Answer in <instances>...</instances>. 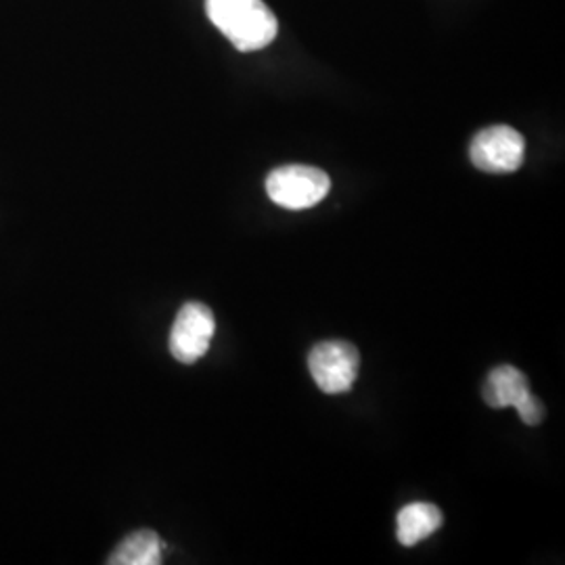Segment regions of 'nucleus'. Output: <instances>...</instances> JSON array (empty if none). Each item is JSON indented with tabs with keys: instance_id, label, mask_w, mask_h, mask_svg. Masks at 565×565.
<instances>
[{
	"instance_id": "nucleus-8",
	"label": "nucleus",
	"mask_w": 565,
	"mask_h": 565,
	"mask_svg": "<svg viewBox=\"0 0 565 565\" xmlns=\"http://www.w3.org/2000/svg\"><path fill=\"white\" fill-rule=\"evenodd\" d=\"M162 541L151 530H139L121 541L111 553L107 564L111 565H158L162 564Z\"/></svg>"
},
{
	"instance_id": "nucleus-7",
	"label": "nucleus",
	"mask_w": 565,
	"mask_h": 565,
	"mask_svg": "<svg viewBox=\"0 0 565 565\" xmlns=\"http://www.w3.org/2000/svg\"><path fill=\"white\" fill-rule=\"evenodd\" d=\"M443 527V511L429 503H411L403 507L396 520V536L404 546L419 545Z\"/></svg>"
},
{
	"instance_id": "nucleus-5",
	"label": "nucleus",
	"mask_w": 565,
	"mask_h": 565,
	"mask_svg": "<svg viewBox=\"0 0 565 565\" xmlns=\"http://www.w3.org/2000/svg\"><path fill=\"white\" fill-rule=\"evenodd\" d=\"M484 401L492 408L515 406L525 425L543 424L545 406L530 392L524 373L511 364H501L488 373Z\"/></svg>"
},
{
	"instance_id": "nucleus-3",
	"label": "nucleus",
	"mask_w": 565,
	"mask_h": 565,
	"mask_svg": "<svg viewBox=\"0 0 565 565\" xmlns=\"http://www.w3.org/2000/svg\"><path fill=\"white\" fill-rule=\"evenodd\" d=\"M361 356L352 343L329 340L317 343L308 354V369L324 394H343L359 377Z\"/></svg>"
},
{
	"instance_id": "nucleus-2",
	"label": "nucleus",
	"mask_w": 565,
	"mask_h": 565,
	"mask_svg": "<svg viewBox=\"0 0 565 565\" xmlns=\"http://www.w3.org/2000/svg\"><path fill=\"white\" fill-rule=\"evenodd\" d=\"M331 181L312 166H282L268 174L266 193L285 210H308L329 195Z\"/></svg>"
},
{
	"instance_id": "nucleus-1",
	"label": "nucleus",
	"mask_w": 565,
	"mask_h": 565,
	"mask_svg": "<svg viewBox=\"0 0 565 565\" xmlns=\"http://www.w3.org/2000/svg\"><path fill=\"white\" fill-rule=\"evenodd\" d=\"M210 21L243 53L260 51L277 39L279 23L263 0H205Z\"/></svg>"
},
{
	"instance_id": "nucleus-4",
	"label": "nucleus",
	"mask_w": 565,
	"mask_h": 565,
	"mask_svg": "<svg viewBox=\"0 0 565 565\" xmlns=\"http://www.w3.org/2000/svg\"><path fill=\"white\" fill-rule=\"evenodd\" d=\"M469 158L482 172H515L522 168L525 160L524 137L511 126H490L473 137L469 147Z\"/></svg>"
},
{
	"instance_id": "nucleus-6",
	"label": "nucleus",
	"mask_w": 565,
	"mask_h": 565,
	"mask_svg": "<svg viewBox=\"0 0 565 565\" xmlns=\"http://www.w3.org/2000/svg\"><path fill=\"white\" fill-rule=\"evenodd\" d=\"M214 333V312L205 303H184L170 331V352L179 363H198L210 350Z\"/></svg>"
}]
</instances>
